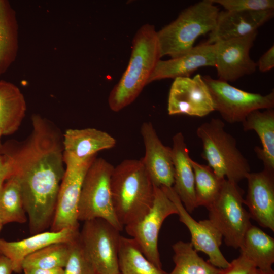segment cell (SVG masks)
I'll return each mask as SVG.
<instances>
[{
  "mask_svg": "<svg viewBox=\"0 0 274 274\" xmlns=\"http://www.w3.org/2000/svg\"><path fill=\"white\" fill-rule=\"evenodd\" d=\"M10 176L9 166L3 155L0 153V187Z\"/></svg>",
  "mask_w": 274,
  "mask_h": 274,
  "instance_id": "cell-36",
  "label": "cell"
},
{
  "mask_svg": "<svg viewBox=\"0 0 274 274\" xmlns=\"http://www.w3.org/2000/svg\"><path fill=\"white\" fill-rule=\"evenodd\" d=\"M243 194L237 183L225 179L218 197L207 208L210 222L226 245L235 249L239 248L252 225L250 214L244 207Z\"/></svg>",
  "mask_w": 274,
  "mask_h": 274,
  "instance_id": "cell-7",
  "label": "cell"
},
{
  "mask_svg": "<svg viewBox=\"0 0 274 274\" xmlns=\"http://www.w3.org/2000/svg\"><path fill=\"white\" fill-rule=\"evenodd\" d=\"M63 158L83 162L101 150L115 146L116 140L107 132L94 128L68 129L63 135Z\"/></svg>",
  "mask_w": 274,
  "mask_h": 274,
  "instance_id": "cell-20",
  "label": "cell"
},
{
  "mask_svg": "<svg viewBox=\"0 0 274 274\" xmlns=\"http://www.w3.org/2000/svg\"><path fill=\"white\" fill-rule=\"evenodd\" d=\"M257 67L262 73L267 72L274 67V46H271L259 59Z\"/></svg>",
  "mask_w": 274,
  "mask_h": 274,
  "instance_id": "cell-34",
  "label": "cell"
},
{
  "mask_svg": "<svg viewBox=\"0 0 274 274\" xmlns=\"http://www.w3.org/2000/svg\"><path fill=\"white\" fill-rule=\"evenodd\" d=\"M128 66L118 82L111 91L108 105L119 112L138 97L157 62L160 60L157 31L153 25H142L135 34Z\"/></svg>",
  "mask_w": 274,
  "mask_h": 274,
  "instance_id": "cell-2",
  "label": "cell"
},
{
  "mask_svg": "<svg viewBox=\"0 0 274 274\" xmlns=\"http://www.w3.org/2000/svg\"><path fill=\"white\" fill-rule=\"evenodd\" d=\"M172 248L175 265L168 274H219L222 270L200 257L190 242L179 241Z\"/></svg>",
  "mask_w": 274,
  "mask_h": 274,
  "instance_id": "cell-27",
  "label": "cell"
},
{
  "mask_svg": "<svg viewBox=\"0 0 274 274\" xmlns=\"http://www.w3.org/2000/svg\"><path fill=\"white\" fill-rule=\"evenodd\" d=\"M274 15L273 10L263 11H219L208 44L243 37L254 32Z\"/></svg>",
  "mask_w": 274,
  "mask_h": 274,
  "instance_id": "cell-17",
  "label": "cell"
},
{
  "mask_svg": "<svg viewBox=\"0 0 274 274\" xmlns=\"http://www.w3.org/2000/svg\"><path fill=\"white\" fill-rule=\"evenodd\" d=\"M78 238L72 244L64 274H99L83 251Z\"/></svg>",
  "mask_w": 274,
  "mask_h": 274,
  "instance_id": "cell-31",
  "label": "cell"
},
{
  "mask_svg": "<svg viewBox=\"0 0 274 274\" xmlns=\"http://www.w3.org/2000/svg\"><path fill=\"white\" fill-rule=\"evenodd\" d=\"M26 110L20 89L11 82L0 80V129L3 135L12 134L18 129Z\"/></svg>",
  "mask_w": 274,
  "mask_h": 274,
  "instance_id": "cell-23",
  "label": "cell"
},
{
  "mask_svg": "<svg viewBox=\"0 0 274 274\" xmlns=\"http://www.w3.org/2000/svg\"><path fill=\"white\" fill-rule=\"evenodd\" d=\"M244 131L254 130L258 134L262 148L254 151L264 165V169L274 173V111L255 110L249 114L242 122Z\"/></svg>",
  "mask_w": 274,
  "mask_h": 274,
  "instance_id": "cell-22",
  "label": "cell"
},
{
  "mask_svg": "<svg viewBox=\"0 0 274 274\" xmlns=\"http://www.w3.org/2000/svg\"><path fill=\"white\" fill-rule=\"evenodd\" d=\"M79 232V228H67L59 231H43L18 241L0 238V255L10 260L13 272L20 273L27 256L53 244L73 243L78 238Z\"/></svg>",
  "mask_w": 274,
  "mask_h": 274,
  "instance_id": "cell-18",
  "label": "cell"
},
{
  "mask_svg": "<svg viewBox=\"0 0 274 274\" xmlns=\"http://www.w3.org/2000/svg\"><path fill=\"white\" fill-rule=\"evenodd\" d=\"M219 8L211 0H203L187 7L173 22L157 31L161 58H171L189 52L201 35L215 28Z\"/></svg>",
  "mask_w": 274,
  "mask_h": 274,
  "instance_id": "cell-4",
  "label": "cell"
},
{
  "mask_svg": "<svg viewBox=\"0 0 274 274\" xmlns=\"http://www.w3.org/2000/svg\"><path fill=\"white\" fill-rule=\"evenodd\" d=\"M24 274H64V268L43 269L27 268L22 270Z\"/></svg>",
  "mask_w": 274,
  "mask_h": 274,
  "instance_id": "cell-35",
  "label": "cell"
},
{
  "mask_svg": "<svg viewBox=\"0 0 274 274\" xmlns=\"http://www.w3.org/2000/svg\"><path fill=\"white\" fill-rule=\"evenodd\" d=\"M194 174L195 193L196 207L207 209L218 197L223 181L208 165L200 164L190 158Z\"/></svg>",
  "mask_w": 274,
  "mask_h": 274,
  "instance_id": "cell-29",
  "label": "cell"
},
{
  "mask_svg": "<svg viewBox=\"0 0 274 274\" xmlns=\"http://www.w3.org/2000/svg\"><path fill=\"white\" fill-rule=\"evenodd\" d=\"M196 134L202 144V157L217 176L236 183L246 179L250 173L248 161L221 120L212 118L202 123Z\"/></svg>",
  "mask_w": 274,
  "mask_h": 274,
  "instance_id": "cell-5",
  "label": "cell"
},
{
  "mask_svg": "<svg viewBox=\"0 0 274 274\" xmlns=\"http://www.w3.org/2000/svg\"><path fill=\"white\" fill-rule=\"evenodd\" d=\"M222 6L226 11H263L273 10V0H211Z\"/></svg>",
  "mask_w": 274,
  "mask_h": 274,
  "instance_id": "cell-32",
  "label": "cell"
},
{
  "mask_svg": "<svg viewBox=\"0 0 274 274\" xmlns=\"http://www.w3.org/2000/svg\"><path fill=\"white\" fill-rule=\"evenodd\" d=\"M13 272V267L10 260L0 255V274H12Z\"/></svg>",
  "mask_w": 274,
  "mask_h": 274,
  "instance_id": "cell-37",
  "label": "cell"
},
{
  "mask_svg": "<svg viewBox=\"0 0 274 274\" xmlns=\"http://www.w3.org/2000/svg\"><path fill=\"white\" fill-rule=\"evenodd\" d=\"M120 232L102 219L84 222L79 242L99 274H121L118 265Z\"/></svg>",
  "mask_w": 274,
  "mask_h": 274,
  "instance_id": "cell-8",
  "label": "cell"
},
{
  "mask_svg": "<svg viewBox=\"0 0 274 274\" xmlns=\"http://www.w3.org/2000/svg\"><path fill=\"white\" fill-rule=\"evenodd\" d=\"M19 50V25L10 2L0 0V77L15 61Z\"/></svg>",
  "mask_w": 274,
  "mask_h": 274,
  "instance_id": "cell-24",
  "label": "cell"
},
{
  "mask_svg": "<svg viewBox=\"0 0 274 274\" xmlns=\"http://www.w3.org/2000/svg\"><path fill=\"white\" fill-rule=\"evenodd\" d=\"M21 191L18 181L13 177L0 187V223H24L26 222Z\"/></svg>",
  "mask_w": 274,
  "mask_h": 274,
  "instance_id": "cell-28",
  "label": "cell"
},
{
  "mask_svg": "<svg viewBox=\"0 0 274 274\" xmlns=\"http://www.w3.org/2000/svg\"><path fill=\"white\" fill-rule=\"evenodd\" d=\"M73 243L53 244L28 255L22 263V270L27 268H64L69 258Z\"/></svg>",
  "mask_w": 274,
  "mask_h": 274,
  "instance_id": "cell-30",
  "label": "cell"
},
{
  "mask_svg": "<svg viewBox=\"0 0 274 274\" xmlns=\"http://www.w3.org/2000/svg\"><path fill=\"white\" fill-rule=\"evenodd\" d=\"M215 111L209 88L200 74L193 78L174 79L168 94L167 111L170 115L186 114L202 117Z\"/></svg>",
  "mask_w": 274,
  "mask_h": 274,
  "instance_id": "cell-12",
  "label": "cell"
},
{
  "mask_svg": "<svg viewBox=\"0 0 274 274\" xmlns=\"http://www.w3.org/2000/svg\"><path fill=\"white\" fill-rule=\"evenodd\" d=\"M171 148L174 168V183L172 187L186 210L191 213L197 208L194 174L182 133L178 132L173 136Z\"/></svg>",
  "mask_w": 274,
  "mask_h": 274,
  "instance_id": "cell-21",
  "label": "cell"
},
{
  "mask_svg": "<svg viewBox=\"0 0 274 274\" xmlns=\"http://www.w3.org/2000/svg\"><path fill=\"white\" fill-rule=\"evenodd\" d=\"M3 226V225L0 223V232H1V230H2V229Z\"/></svg>",
  "mask_w": 274,
  "mask_h": 274,
  "instance_id": "cell-39",
  "label": "cell"
},
{
  "mask_svg": "<svg viewBox=\"0 0 274 274\" xmlns=\"http://www.w3.org/2000/svg\"><path fill=\"white\" fill-rule=\"evenodd\" d=\"M114 166L102 158H96L88 168L82 186L78 206V221L104 219L120 231L123 226L114 209L111 178Z\"/></svg>",
  "mask_w": 274,
  "mask_h": 274,
  "instance_id": "cell-6",
  "label": "cell"
},
{
  "mask_svg": "<svg viewBox=\"0 0 274 274\" xmlns=\"http://www.w3.org/2000/svg\"><path fill=\"white\" fill-rule=\"evenodd\" d=\"M141 133L145 146V155L141 160L155 186L172 187L174 183V168L172 148L163 144L151 122H144Z\"/></svg>",
  "mask_w": 274,
  "mask_h": 274,
  "instance_id": "cell-15",
  "label": "cell"
},
{
  "mask_svg": "<svg viewBox=\"0 0 274 274\" xmlns=\"http://www.w3.org/2000/svg\"><path fill=\"white\" fill-rule=\"evenodd\" d=\"M96 158L81 162L63 158L65 172L59 188L51 231L79 228L78 206L81 190L85 174Z\"/></svg>",
  "mask_w": 274,
  "mask_h": 274,
  "instance_id": "cell-11",
  "label": "cell"
},
{
  "mask_svg": "<svg viewBox=\"0 0 274 274\" xmlns=\"http://www.w3.org/2000/svg\"><path fill=\"white\" fill-rule=\"evenodd\" d=\"M121 274H168L149 261L133 238L121 236L118 252Z\"/></svg>",
  "mask_w": 274,
  "mask_h": 274,
  "instance_id": "cell-26",
  "label": "cell"
},
{
  "mask_svg": "<svg viewBox=\"0 0 274 274\" xmlns=\"http://www.w3.org/2000/svg\"><path fill=\"white\" fill-rule=\"evenodd\" d=\"M253 274H274L273 270L264 271L258 268H256Z\"/></svg>",
  "mask_w": 274,
  "mask_h": 274,
  "instance_id": "cell-38",
  "label": "cell"
},
{
  "mask_svg": "<svg viewBox=\"0 0 274 274\" xmlns=\"http://www.w3.org/2000/svg\"><path fill=\"white\" fill-rule=\"evenodd\" d=\"M216 44L206 42L193 47L189 52L167 60H159L148 84L166 78L189 77L198 68L215 66Z\"/></svg>",
  "mask_w": 274,
  "mask_h": 274,
  "instance_id": "cell-19",
  "label": "cell"
},
{
  "mask_svg": "<svg viewBox=\"0 0 274 274\" xmlns=\"http://www.w3.org/2000/svg\"><path fill=\"white\" fill-rule=\"evenodd\" d=\"M247 193L244 204L251 218L261 227L274 231V173L264 169L246 177Z\"/></svg>",
  "mask_w": 274,
  "mask_h": 274,
  "instance_id": "cell-16",
  "label": "cell"
},
{
  "mask_svg": "<svg viewBox=\"0 0 274 274\" xmlns=\"http://www.w3.org/2000/svg\"><path fill=\"white\" fill-rule=\"evenodd\" d=\"M211 95L215 111L229 123L242 122L252 111L274 107V92L263 95L239 89L228 82L202 77Z\"/></svg>",
  "mask_w": 274,
  "mask_h": 274,
  "instance_id": "cell-9",
  "label": "cell"
},
{
  "mask_svg": "<svg viewBox=\"0 0 274 274\" xmlns=\"http://www.w3.org/2000/svg\"><path fill=\"white\" fill-rule=\"evenodd\" d=\"M31 122L26 140L0 145V153L9 166L10 178L19 184L30 231L37 233L52 222L65 164L59 130L38 114L32 115Z\"/></svg>",
  "mask_w": 274,
  "mask_h": 274,
  "instance_id": "cell-1",
  "label": "cell"
},
{
  "mask_svg": "<svg viewBox=\"0 0 274 274\" xmlns=\"http://www.w3.org/2000/svg\"><path fill=\"white\" fill-rule=\"evenodd\" d=\"M256 268L251 261L240 255L230 262L227 268L222 269L219 274H253Z\"/></svg>",
  "mask_w": 274,
  "mask_h": 274,
  "instance_id": "cell-33",
  "label": "cell"
},
{
  "mask_svg": "<svg viewBox=\"0 0 274 274\" xmlns=\"http://www.w3.org/2000/svg\"><path fill=\"white\" fill-rule=\"evenodd\" d=\"M2 135H3V134H2L1 130V129H0V140H1V136H2Z\"/></svg>",
  "mask_w": 274,
  "mask_h": 274,
  "instance_id": "cell-40",
  "label": "cell"
},
{
  "mask_svg": "<svg viewBox=\"0 0 274 274\" xmlns=\"http://www.w3.org/2000/svg\"><path fill=\"white\" fill-rule=\"evenodd\" d=\"M241 254L257 268L272 270L274 263V239L260 228L253 225L246 232L239 248Z\"/></svg>",
  "mask_w": 274,
  "mask_h": 274,
  "instance_id": "cell-25",
  "label": "cell"
},
{
  "mask_svg": "<svg viewBox=\"0 0 274 274\" xmlns=\"http://www.w3.org/2000/svg\"><path fill=\"white\" fill-rule=\"evenodd\" d=\"M257 32L216 43L215 66L219 80L233 82L254 73L257 63L250 57V50Z\"/></svg>",
  "mask_w": 274,
  "mask_h": 274,
  "instance_id": "cell-14",
  "label": "cell"
},
{
  "mask_svg": "<svg viewBox=\"0 0 274 274\" xmlns=\"http://www.w3.org/2000/svg\"><path fill=\"white\" fill-rule=\"evenodd\" d=\"M177 213L173 202L160 187L154 186V200L149 212L139 221L125 226L145 256L159 268H162L158 247L159 231L165 219Z\"/></svg>",
  "mask_w": 274,
  "mask_h": 274,
  "instance_id": "cell-10",
  "label": "cell"
},
{
  "mask_svg": "<svg viewBox=\"0 0 274 274\" xmlns=\"http://www.w3.org/2000/svg\"><path fill=\"white\" fill-rule=\"evenodd\" d=\"M168 197L176 206L179 220L189 230L191 242L197 251L202 252L209 257L208 262L220 269H225L229 262L222 253L220 247L223 237L208 219L197 222L186 210L173 188L161 187Z\"/></svg>",
  "mask_w": 274,
  "mask_h": 274,
  "instance_id": "cell-13",
  "label": "cell"
},
{
  "mask_svg": "<svg viewBox=\"0 0 274 274\" xmlns=\"http://www.w3.org/2000/svg\"><path fill=\"white\" fill-rule=\"evenodd\" d=\"M116 216L123 226L133 223L149 211L154 185L141 159H126L114 167L111 178Z\"/></svg>",
  "mask_w": 274,
  "mask_h": 274,
  "instance_id": "cell-3",
  "label": "cell"
}]
</instances>
